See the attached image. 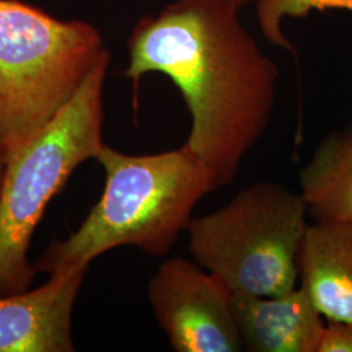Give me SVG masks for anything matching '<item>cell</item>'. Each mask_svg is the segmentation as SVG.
<instances>
[{
	"label": "cell",
	"instance_id": "obj_6",
	"mask_svg": "<svg viewBox=\"0 0 352 352\" xmlns=\"http://www.w3.org/2000/svg\"><path fill=\"white\" fill-rule=\"evenodd\" d=\"M148 296L174 351H243L232 292L195 261L166 260L151 276Z\"/></svg>",
	"mask_w": 352,
	"mask_h": 352
},
{
	"label": "cell",
	"instance_id": "obj_3",
	"mask_svg": "<svg viewBox=\"0 0 352 352\" xmlns=\"http://www.w3.org/2000/svg\"><path fill=\"white\" fill-rule=\"evenodd\" d=\"M106 50L72 98L24 148L7 160L0 184V295L26 291L36 276L28 253L51 200L103 142Z\"/></svg>",
	"mask_w": 352,
	"mask_h": 352
},
{
	"label": "cell",
	"instance_id": "obj_2",
	"mask_svg": "<svg viewBox=\"0 0 352 352\" xmlns=\"http://www.w3.org/2000/svg\"><path fill=\"white\" fill-rule=\"evenodd\" d=\"M104 171L101 199L67 239L54 241L34 261L49 273L88 266L103 253L135 247L168 254L187 232L193 210L217 190L201 164L183 145L149 155H131L103 145L96 158Z\"/></svg>",
	"mask_w": 352,
	"mask_h": 352
},
{
	"label": "cell",
	"instance_id": "obj_4",
	"mask_svg": "<svg viewBox=\"0 0 352 352\" xmlns=\"http://www.w3.org/2000/svg\"><path fill=\"white\" fill-rule=\"evenodd\" d=\"M106 50L88 21L0 0V148L7 160L63 109Z\"/></svg>",
	"mask_w": 352,
	"mask_h": 352
},
{
	"label": "cell",
	"instance_id": "obj_14",
	"mask_svg": "<svg viewBox=\"0 0 352 352\" xmlns=\"http://www.w3.org/2000/svg\"><path fill=\"white\" fill-rule=\"evenodd\" d=\"M228 3L243 8V7H247V6H251V4H256L258 0H226Z\"/></svg>",
	"mask_w": 352,
	"mask_h": 352
},
{
	"label": "cell",
	"instance_id": "obj_9",
	"mask_svg": "<svg viewBox=\"0 0 352 352\" xmlns=\"http://www.w3.org/2000/svg\"><path fill=\"white\" fill-rule=\"evenodd\" d=\"M298 269L300 287L321 316L352 324V219L309 225Z\"/></svg>",
	"mask_w": 352,
	"mask_h": 352
},
{
	"label": "cell",
	"instance_id": "obj_8",
	"mask_svg": "<svg viewBox=\"0 0 352 352\" xmlns=\"http://www.w3.org/2000/svg\"><path fill=\"white\" fill-rule=\"evenodd\" d=\"M243 350L317 352L325 324L308 294L299 286L277 296L232 294Z\"/></svg>",
	"mask_w": 352,
	"mask_h": 352
},
{
	"label": "cell",
	"instance_id": "obj_11",
	"mask_svg": "<svg viewBox=\"0 0 352 352\" xmlns=\"http://www.w3.org/2000/svg\"><path fill=\"white\" fill-rule=\"evenodd\" d=\"M256 10L258 28L265 39L276 47L295 52L294 45L285 33L286 20L330 10L352 12V0H258Z\"/></svg>",
	"mask_w": 352,
	"mask_h": 352
},
{
	"label": "cell",
	"instance_id": "obj_10",
	"mask_svg": "<svg viewBox=\"0 0 352 352\" xmlns=\"http://www.w3.org/2000/svg\"><path fill=\"white\" fill-rule=\"evenodd\" d=\"M300 195L315 222L352 219V126L329 132L299 174Z\"/></svg>",
	"mask_w": 352,
	"mask_h": 352
},
{
	"label": "cell",
	"instance_id": "obj_13",
	"mask_svg": "<svg viewBox=\"0 0 352 352\" xmlns=\"http://www.w3.org/2000/svg\"><path fill=\"white\" fill-rule=\"evenodd\" d=\"M6 166H7V154L6 151L0 148V184H1V179L6 171Z\"/></svg>",
	"mask_w": 352,
	"mask_h": 352
},
{
	"label": "cell",
	"instance_id": "obj_5",
	"mask_svg": "<svg viewBox=\"0 0 352 352\" xmlns=\"http://www.w3.org/2000/svg\"><path fill=\"white\" fill-rule=\"evenodd\" d=\"M300 192L274 182L239 190L212 213L192 218L193 261L232 294L277 296L298 287V257L309 223Z\"/></svg>",
	"mask_w": 352,
	"mask_h": 352
},
{
	"label": "cell",
	"instance_id": "obj_7",
	"mask_svg": "<svg viewBox=\"0 0 352 352\" xmlns=\"http://www.w3.org/2000/svg\"><path fill=\"white\" fill-rule=\"evenodd\" d=\"M87 272H56L37 289L0 295V352L75 351L72 315Z\"/></svg>",
	"mask_w": 352,
	"mask_h": 352
},
{
	"label": "cell",
	"instance_id": "obj_1",
	"mask_svg": "<svg viewBox=\"0 0 352 352\" xmlns=\"http://www.w3.org/2000/svg\"><path fill=\"white\" fill-rule=\"evenodd\" d=\"M226 0H174L140 20L128 38L124 76L139 85L148 74L168 77L186 102L184 146L215 189L232 183L270 124L279 69Z\"/></svg>",
	"mask_w": 352,
	"mask_h": 352
},
{
	"label": "cell",
	"instance_id": "obj_12",
	"mask_svg": "<svg viewBox=\"0 0 352 352\" xmlns=\"http://www.w3.org/2000/svg\"><path fill=\"white\" fill-rule=\"evenodd\" d=\"M317 352H352V324L327 321Z\"/></svg>",
	"mask_w": 352,
	"mask_h": 352
}]
</instances>
